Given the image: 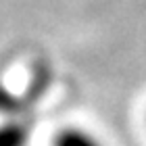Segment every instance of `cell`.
Returning a JSON list of instances; mask_svg holds the SVG:
<instances>
[{
  "instance_id": "6da1fadb",
  "label": "cell",
  "mask_w": 146,
  "mask_h": 146,
  "mask_svg": "<svg viewBox=\"0 0 146 146\" xmlns=\"http://www.w3.org/2000/svg\"><path fill=\"white\" fill-rule=\"evenodd\" d=\"M52 146H107L94 131L82 125H67V127L58 129Z\"/></svg>"
},
{
  "instance_id": "7a4b0ae2",
  "label": "cell",
  "mask_w": 146,
  "mask_h": 146,
  "mask_svg": "<svg viewBox=\"0 0 146 146\" xmlns=\"http://www.w3.org/2000/svg\"><path fill=\"white\" fill-rule=\"evenodd\" d=\"M29 131L23 123H0V146H27Z\"/></svg>"
},
{
  "instance_id": "3957f363",
  "label": "cell",
  "mask_w": 146,
  "mask_h": 146,
  "mask_svg": "<svg viewBox=\"0 0 146 146\" xmlns=\"http://www.w3.org/2000/svg\"><path fill=\"white\" fill-rule=\"evenodd\" d=\"M144 123H146V115H144Z\"/></svg>"
}]
</instances>
